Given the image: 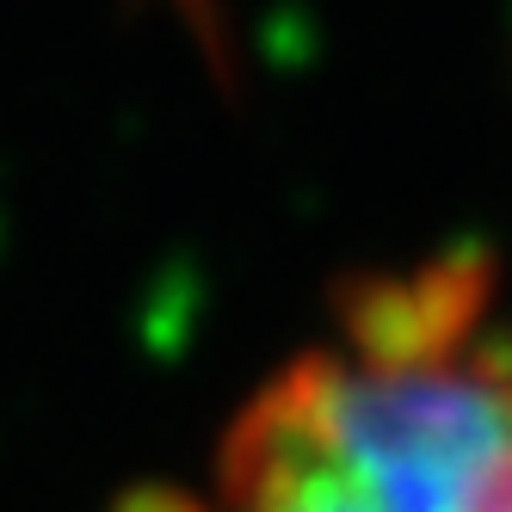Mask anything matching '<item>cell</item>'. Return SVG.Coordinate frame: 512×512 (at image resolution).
I'll return each instance as SVG.
<instances>
[{
    "label": "cell",
    "mask_w": 512,
    "mask_h": 512,
    "mask_svg": "<svg viewBox=\"0 0 512 512\" xmlns=\"http://www.w3.org/2000/svg\"><path fill=\"white\" fill-rule=\"evenodd\" d=\"M142 512H512V327L482 260L358 284L241 408L204 494Z\"/></svg>",
    "instance_id": "obj_1"
}]
</instances>
